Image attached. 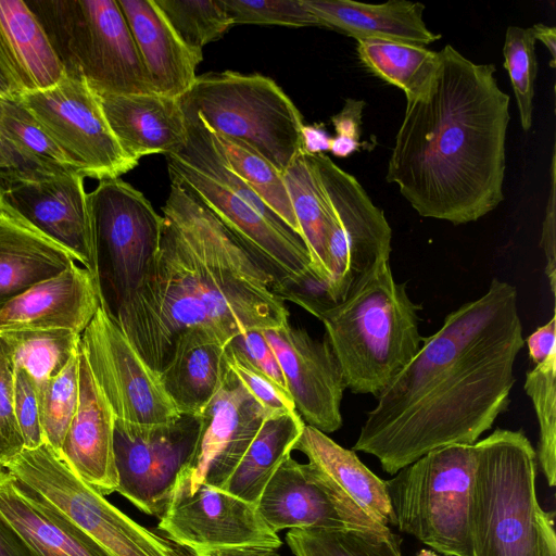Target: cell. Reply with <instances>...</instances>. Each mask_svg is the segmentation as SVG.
I'll list each match as a JSON object with an SVG mask.
<instances>
[{"mask_svg":"<svg viewBox=\"0 0 556 556\" xmlns=\"http://www.w3.org/2000/svg\"><path fill=\"white\" fill-rule=\"evenodd\" d=\"M515 286L488 291L444 318L409 364L377 395L353 451L395 475L427 453L473 444L509 404L525 340Z\"/></svg>","mask_w":556,"mask_h":556,"instance_id":"cell-1","label":"cell"},{"mask_svg":"<svg viewBox=\"0 0 556 556\" xmlns=\"http://www.w3.org/2000/svg\"><path fill=\"white\" fill-rule=\"evenodd\" d=\"M169 177L159 251L115 314L130 344L157 372L187 329H202L228 345L244 331L289 321L276 279L241 236Z\"/></svg>","mask_w":556,"mask_h":556,"instance_id":"cell-2","label":"cell"},{"mask_svg":"<svg viewBox=\"0 0 556 556\" xmlns=\"http://www.w3.org/2000/svg\"><path fill=\"white\" fill-rule=\"evenodd\" d=\"M428 89L406 100L387 181L422 217L476 222L504 199L509 96L494 64H477L451 45Z\"/></svg>","mask_w":556,"mask_h":556,"instance_id":"cell-3","label":"cell"},{"mask_svg":"<svg viewBox=\"0 0 556 556\" xmlns=\"http://www.w3.org/2000/svg\"><path fill=\"white\" fill-rule=\"evenodd\" d=\"M383 258L341 302L317 314L345 387L378 395L419 352V311Z\"/></svg>","mask_w":556,"mask_h":556,"instance_id":"cell-4","label":"cell"},{"mask_svg":"<svg viewBox=\"0 0 556 556\" xmlns=\"http://www.w3.org/2000/svg\"><path fill=\"white\" fill-rule=\"evenodd\" d=\"M476 445L473 556H556L555 513L536 498V453L528 438L497 428Z\"/></svg>","mask_w":556,"mask_h":556,"instance_id":"cell-5","label":"cell"},{"mask_svg":"<svg viewBox=\"0 0 556 556\" xmlns=\"http://www.w3.org/2000/svg\"><path fill=\"white\" fill-rule=\"evenodd\" d=\"M64 74L97 94L154 93L117 0H26Z\"/></svg>","mask_w":556,"mask_h":556,"instance_id":"cell-6","label":"cell"},{"mask_svg":"<svg viewBox=\"0 0 556 556\" xmlns=\"http://www.w3.org/2000/svg\"><path fill=\"white\" fill-rule=\"evenodd\" d=\"M477 445L433 450L386 480L393 526L445 556H473L470 508Z\"/></svg>","mask_w":556,"mask_h":556,"instance_id":"cell-7","label":"cell"},{"mask_svg":"<svg viewBox=\"0 0 556 556\" xmlns=\"http://www.w3.org/2000/svg\"><path fill=\"white\" fill-rule=\"evenodd\" d=\"M180 99L211 130L245 143L281 174L303 152V117L269 77L211 72Z\"/></svg>","mask_w":556,"mask_h":556,"instance_id":"cell-8","label":"cell"},{"mask_svg":"<svg viewBox=\"0 0 556 556\" xmlns=\"http://www.w3.org/2000/svg\"><path fill=\"white\" fill-rule=\"evenodd\" d=\"M5 469L110 556H179L165 538L137 523L77 477L47 444L25 448Z\"/></svg>","mask_w":556,"mask_h":556,"instance_id":"cell-9","label":"cell"},{"mask_svg":"<svg viewBox=\"0 0 556 556\" xmlns=\"http://www.w3.org/2000/svg\"><path fill=\"white\" fill-rule=\"evenodd\" d=\"M159 519L179 556H279L282 545L255 505L205 484L173 495Z\"/></svg>","mask_w":556,"mask_h":556,"instance_id":"cell-10","label":"cell"},{"mask_svg":"<svg viewBox=\"0 0 556 556\" xmlns=\"http://www.w3.org/2000/svg\"><path fill=\"white\" fill-rule=\"evenodd\" d=\"M307 155L332 212L327 296L336 304L343 301L379 261L390 258L392 229L383 211L374 204L354 176L325 153Z\"/></svg>","mask_w":556,"mask_h":556,"instance_id":"cell-11","label":"cell"},{"mask_svg":"<svg viewBox=\"0 0 556 556\" xmlns=\"http://www.w3.org/2000/svg\"><path fill=\"white\" fill-rule=\"evenodd\" d=\"M87 201L100 273L106 269L117 305L138 287L157 253L164 219L121 178L101 180Z\"/></svg>","mask_w":556,"mask_h":556,"instance_id":"cell-12","label":"cell"},{"mask_svg":"<svg viewBox=\"0 0 556 556\" xmlns=\"http://www.w3.org/2000/svg\"><path fill=\"white\" fill-rule=\"evenodd\" d=\"M21 101L84 178H119L137 166L122 150L98 96L85 81L64 74L49 88L24 92Z\"/></svg>","mask_w":556,"mask_h":556,"instance_id":"cell-13","label":"cell"},{"mask_svg":"<svg viewBox=\"0 0 556 556\" xmlns=\"http://www.w3.org/2000/svg\"><path fill=\"white\" fill-rule=\"evenodd\" d=\"M201 418L181 415L167 424H132L115 419L113 448L116 492L147 515L161 517L178 477L190 462Z\"/></svg>","mask_w":556,"mask_h":556,"instance_id":"cell-14","label":"cell"},{"mask_svg":"<svg viewBox=\"0 0 556 556\" xmlns=\"http://www.w3.org/2000/svg\"><path fill=\"white\" fill-rule=\"evenodd\" d=\"M79 346L115 419L154 425L181 416L160 374L130 344L106 301L81 333Z\"/></svg>","mask_w":556,"mask_h":556,"instance_id":"cell-15","label":"cell"},{"mask_svg":"<svg viewBox=\"0 0 556 556\" xmlns=\"http://www.w3.org/2000/svg\"><path fill=\"white\" fill-rule=\"evenodd\" d=\"M84 177L58 172L0 168V203L63 245L102 288Z\"/></svg>","mask_w":556,"mask_h":556,"instance_id":"cell-16","label":"cell"},{"mask_svg":"<svg viewBox=\"0 0 556 556\" xmlns=\"http://www.w3.org/2000/svg\"><path fill=\"white\" fill-rule=\"evenodd\" d=\"M199 416L198 442L173 495L192 494L202 484L222 489L267 417L230 369Z\"/></svg>","mask_w":556,"mask_h":556,"instance_id":"cell-17","label":"cell"},{"mask_svg":"<svg viewBox=\"0 0 556 556\" xmlns=\"http://www.w3.org/2000/svg\"><path fill=\"white\" fill-rule=\"evenodd\" d=\"M263 334L278 359L295 410L304 424L326 434L339 430L346 387L327 339L317 340L289 321L263 330Z\"/></svg>","mask_w":556,"mask_h":556,"instance_id":"cell-18","label":"cell"},{"mask_svg":"<svg viewBox=\"0 0 556 556\" xmlns=\"http://www.w3.org/2000/svg\"><path fill=\"white\" fill-rule=\"evenodd\" d=\"M256 509L276 533L285 529H357L380 532L344 506L314 464H301L291 456L266 484Z\"/></svg>","mask_w":556,"mask_h":556,"instance_id":"cell-19","label":"cell"},{"mask_svg":"<svg viewBox=\"0 0 556 556\" xmlns=\"http://www.w3.org/2000/svg\"><path fill=\"white\" fill-rule=\"evenodd\" d=\"M104 301L92 275L75 263L8 302L0 311V333L67 329L81 334Z\"/></svg>","mask_w":556,"mask_h":556,"instance_id":"cell-20","label":"cell"},{"mask_svg":"<svg viewBox=\"0 0 556 556\" xmlns=\"http://www.w3.org/2000/svg\"><path fill=\"white\" fill-rule=\"evenodd\" d=\"M78 354V406L59 457L77 477L105 496L118 486L113 448L115 416L80 346Z\"/></svg>","mask_w":556,"mask_h":556,"instance_id":"cell-21","label":"cell"},{"mask_svg":"<svg viewBox=\"0 0 556 556\" xmlns=\"http://www.w3.org/2000/svg\"><path fill=\"white\" fill-rule=\"evenodd\" d=\"M98 99L112 134L132 161L175 153L186 144L187 122L180 98L136 93Z\"/></svg>","mask_w":556,"mask_h":556,"instance_id":"cell-22","label":"cell"},{"mask_svg":"<svg viewBox=\"0 0 556 556\" xmlns=\"http://www.w3.org/2000/svg\"><path fill=\"white\" fill-rule=\"evenodd\" d=\"M324 475L331 490L356 517L377 531L390 530L393 513L386 480L370 471L353 450L336 443L326 433L305 425L294 445Z\"/></svg>","mask_w":556,"mask_h":556,"instance_id":"cell-23","label":"cell"},{"mask_svg":"<svg viewBox=\"0 0 556 556\" xmlns=\"http://www.w3.org/2000/svg\"><path fill=\"white\" fill-rule=\"evenodd\" d=\"M154 93L181 98L193 86L203 55L177 36L154 0H117Z\"/></svg>","mask_w":556,"mask_h":556,"instance_id":"cell-24","label":"cell"},{"mask_svg":"<svg viewBox=\"0 0 556 556\" xmlns=\"http://www.w3.org/2000/svg\"><path fill=\"white\" fill-rule=\"evenodd\" d=\"M0 513L40 556H110L48 502L2 469Z\"/></svg>","mask_w":556,"mask_h":556,"instance_id":"cell-25","label":"cell"},{"mask_svg":"<svg viewBox=\"0 0 556 556\" xmlns=\"http://www.w3.org/2000/svg\"><path fill=\"white\" fill-rule=\"evenodd\" d=\"M321 27L356 40L378 39L427 47L439 40L422 18L425 5L408 0L368 4L352 0H303Z\"/></svg>","mask_w":556,"mask_h":556,"instance_id":"cell-26","label":"cell"},{"mask_svg":"<svg viewBox=\"0 0 556 556\" xmlns=\"http://www.w3.org/2000/svg\"><path fill=\"white\" fill-rule=\"evenodd\" d=\"M77 261L63 245L0 203V311Z\"/></svg>","mask_w":556,"mask_h":556,"instance_id":"cell-27","label":"cell"},{"mask_svg":"<svg viewBox=\"0 0 556 556\" xmlns=\"http://www.w3.org/2000/svg\"><path fill=\"white\" fill-rule=\"evenodd\" d=\"M226 348L216 337L197 328L175 339L159 374L181 415L199 416L222 387L229 371Z\"/></svg>","mask_w":556,"mask_h":556,"instance_id":"cell-28","label":"cell"},{"mask_svg":"<svg viewBox=\"0 0 556 556\" xmlns=\"http://www.w3.org/2000/svg\"><path fill=\"white\" fill-rule=\"evenodd\" d=\"M0 68L23 93L49 88L64 75L40 23L24 0H0Z\"/></svg>","mask_w":556,"mask_h":556,"instance_id":"cell-29","label":"cell"},{"mask_svg":"<svg viewBox=\"0 0 556 556\" xmlns=\"http://www.w3.org/2000/svg\"><path fill=\"white\" fill-rule=\"evenodd\" d=\"M304 426L298 412L267 416L222 490L256 506L270 478L291 456Z\"/></svg>","mask_w":556,"mask_h":556,"instance_id":"cell-30","label":"cell"},{"mask_svg":"<svg viewBox=\"0 0 556 556\" xmlns=\"http://www.w3.org/2000/svg\"><path fill=\"white\" fill-rule=\"evenodd\" d=\"M282 176L313 270L327 293L328 240L332 227L329 200L305 152L298 155Z\"/></svg>","mask_w":556,"mask_h":556,"instance_id":"cell-31","label":"cell"},{"mask_svg":"<svg viewBox=\"0 0 556 556\" xmlns=\"http://www.w3.org/2000/svg\"><path fill=\"white\" fill-rule=\"evenodd\" d=\"M359 62L375 76L403 90L406 100L421 96L440 65L439 52L427 47L378 40H356Z\"/></svg>","mask_w":556,"mask_h":556,"instance_id":"cell-32","label":"cell"},{"mask_svg":"<svg viewBox=\"0 0 556 556\" xmlns=\"http://www.w3.org/2000/svg\"><path fill=\"white\" fill-rule=\"evenodd\" d=\"M0 142L11 167L40 172L75 169L21 98H0Z\"/></svg>","mask_w":556,"mask_h":556,"instance_id":"cell-33","label":"cell"},{"mask_svg":"<svg viewBox=\"0 0 556 556\" xmlns=\"http://www.w3.org/2000/svg\"><path fill=\"white\" fill-rule=\"evenodd\" d=\"M81 334L67 329L1 332L13 369H23L34 381L38 395L59 375L78 350Z\"/></svg>","mask_w":556,"mask_h":556,"instance_id":"cell-34","label":"cell"},{"mask_svg":"<svg viewBox=\"0 0 556 556\" xmlns=\"http://www.w3.org/2000/svg\"><path fill=\"white\" fill-rule=\"evenodd\" d=\"M212 134L227 166L301 237L282 174L240 140Z\"/></svg>","mask_w":556,"mask_h":556,"instance_id":"cell-35","label":"cell"},{"mask_svg":"<svg viewBox=\"0 0 556 556\" xmlns=\"http://www.w3.org/2000/svg\"><path fill=\"white\" fill-rule=\"evenodd\" d=\"M286 540L294 556H402L391 530L291 529Z\"/></svg>","mask_w":556,"mask_h":556,"instance_id":"cell-36","label":"cell"},{"mask_svg":"<svg viewBox=\"0 0 556 556\" xmlns=\"http://www.w3.org/2000/svg\"><path fill=\"white\" fill-rule=\"evenodd\" d=\"M180 40L202 54L207 43L223 37L233 22L223 0H154Z\"/></svg>","mask_w":556,"mask_h":556,"instance_id":"cell-37","label":"cell"},{"mask_svg":"<svg viewBox=\"0 0 556 556\" xmlns=\"http://www.w3.org/2000/svg\"><path fill=\"white\" fill-rule=\"evenodd\" d=\"M525 391L540 426L538 457L549 486L556 483V351L526 375Z\"/></svg>","mask_w":556,"mask_h":556,"instance_id":"cell-38","label":"cell"},{"mask_svg":"<svg viewBox=\"0 0 556 556\" xmlns=\"http://www.w3.org/2000/svg\"><path fill=\"white\" fill-rule=\"evenodd\" d=\"M79 348V346H78ZM79 397V354L72 355L63 370L38 395L45 444L59 455Z\"/></svg>","mask_w":556,"mask_h":556,"instance_id":"cell-39","label":"cell"},{"mask_svg":"<svg viewBox=\"0 0 556 556\" xmlns=\"http://www.w3.org/2000/svg\"><path fill=\"white\" fill-rule=\"evenodd\" d=\"M535 39L531 27L509 26L503 47L506 68L519 111L521 128L532 126L534 83L538 74Z\"/></svg>","mask_w":556,"mask_h":556,"instance_id":"cell-40","label":"cell"},{"mask_svg":"<svg viewBox=\"0 0 556 556\" xmlns=\"http://www.w3.org/2000/svg\"><path fill=\"white\" fill-rule=\"evenodd\" d=\"M236 24L321 27L303 0H223Z\"/></svg>","mask_w":556,"mask_h":556,"instance_id":"cell-41","label":"cell"},{"mask_svg":"<svg viewBox=\"0 0 556 556\" xmlns=\"http://www.w3.org/2000/svg\"><path fill=\"white\" fill-rule=\"evenodd\" d=\"M226 359L230 371L257 401L267 416L296 412L289 392L281 389L228 345L226 348Z\"/></svg>","mask_w":556,"mask_h":556,"instance_id":"cell-42","label":"cell"},{"mask_svg":"<svg viewBox=\"0 0 556 556\" xmlns=\"http://www.w3.org/2000/svg\"><path fill=\"white\" fill-rule=\"evenodd\" d=\"M24 448L14 412V369L8 348L0 338V469L12 463Z\"/></svg>","mask_w":556,"mask_h":556,"instance_id":"cell-43","label":"cell"},{"mask_svg":"<svg viewBox=\"0 0 556 556\" xmlns=\"http://www.w3.org/2000/svg\"><path fill=\"white\" fill-rule=\"evenodd\" d=\"M14 412L25 448L35 450L41 446L45 441L38 392L34 381L23 369L14 370Z\"/></svg>","mask_w":556,"mask_h":556,"instance_id":"cell-44","label":"cell"},{"mask_svg":"<svg viewBox=\"0 0 556 556\" xmlns=\"http://www.w3.org/2000/svg\"><path fill=\"white\" fill-rule=\"evenodd\" d=\"M228 346L262 374L288 391L278 359L266 341L263 330H248L235 337Z\"/></svg>","mask_w":556,"mask_h":556,"instance_id":"cell-45","label":"cell"},{"mask_svg":"<svg viewBox=\"0 0 556 556\" xmlns=\"http://www.w3.org/2000/svg\"><path fill=\"white\" fill-rule=\"evenodd\" d=\"M365 102L346 99L343 109L331 117L336 136L332 137L330 152L338 157H346L362 146L361 125Z\"/></svg>","mask_w":556,"mask_h":556,"instance_id":"cell-46","label":"cell"},{"mask_svg":"<svg viewBox=\"0 0 556 556\" xmlns=\"http://www.w3.org/2000/svg\"><path fill=\"white\" fill-rule=\"evenodd\" d=\"M555 153L552 156L551 163V192L548 197V202L546 206L545 217L542 225V236L540 245L545 255V275L548 280V285L551 288V292L555 298L556 291V190H555Z\"/></svg>","mask_w":556,"mask_h":556,"instance_id":"cell-47","label":"cell"},{"mask_svg":"<svg viewBox=\"0 0 556 556\" xmlns=\"http://www.w3.org/2000/svg\"><path fill=\"white\" fill-rule=\"evenodd\" d=\"M555 328L556 317L555 314H553L548 323L539 327L527 338L526 343L528 345L529 356L535 365L542 363L551 353L556 351Z\"/></svg>","mask_w":556,"mask_h":556,"instance_id":"cell-48","label":"cell"},{"mask_svg":"<svg viewBox=\"0 0 556 556\" xmlns=\"http://www.w3.org/2000/svg\"><path fill=\"white\" fill-rule=\"evenodd\" d=\"M0 556H40L1 513Z\"/></svg>","mask_w":556,"mask_h":556,"instance_id":"cell-49","label":"cell"},{"mask_svg":"<svg viewBox=\"0 0 556 556\" xmlns=\"http://www.w3.org/2000/svg\"><path fill=\"white\" fill-rule=\"evenodd\" d=\"M301 136L303 152L318 154L330 151L332 137L323 125H303Z\"/></svg>","mask_w":556,"mask_h":556,"instance_id":"cell-50","label":"cell"},{"mask_svg":"<svg viewBox=\"0 0 556 556\" xmlns=\"http://www.w3.org/2000/svg\"><path fill=\"white\" fill-rule=\"evenodd\" d=\"M533 37L536 40L541 41L548 50L552 59H551V67H556V27L547 26L542 23H536L532 27Z\"/></svg>","mask_w":556,"mask_h":556,"instance_id":"cell-51","label":"cell"},{"mask_svg":"<svg viewBox=\"0 0 556 556\" xmlns=\"http://www.w3.org/2000/svg\"><path fill=\"white\" fill-rule=\"evenodd\" d=\"M23 92L12 81V79L0 68V98L9 100H18Z\"/></svg>","mask_w":556,"mask_h":556,"instance_id":"cell-52","label":"cell"},{"mask_svg":"<svg viewBox=\"0 0 556 556\" xmlns=\"http://www.w3.org/2000/svg\"><path fill=\"white\" fill-rule=\"evenodd\" d=\"M12 164L10 162V159L8 156V154L5 153L4 151V148L2 147L1 142H0V168L2 167H11Z\"/></svg>","mask_w":556,"mask_h":556,"instance_id":"cell-53","label":"cell"},{"mask_svg":"<svg viewBox=\"0 0 556 556\" xmlns=\"http://www.w3.org/2000/svg\"><path fill=\"white\" fill-rule=\"evenodd\" d=\"M416 556H439L437 553H434L433 551H430V549H420Z\"/></svg>","mask_w":556,"mask_h":556,"instance_id":"cell-54","label":"cell"}]
</instances>
